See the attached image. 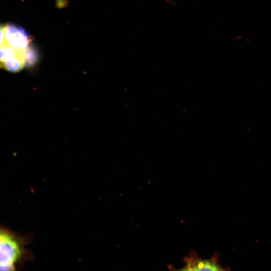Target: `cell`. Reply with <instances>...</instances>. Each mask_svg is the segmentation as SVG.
Wrapping results in <instances>:
<instances>
[{
  "label": "cell",
  "mask_w": 271,
  "mask_h": 271,
  "mask_svg": "<svg viewBox=\"0 0 271 271\" xmlns=\"http://www.w3.org/2000/svg\"><path fill=\"white\" fill-rule=\"evenodd\" d=\"M219 254H215L211 258L200 257L194 250L189 251V255L184 258L185 265L179 270H226L219 262Z\"/></svg>",
  "instance_id": "7a4b0ae2"
},
{
  "label": "cell",
  "mask_w": 271,
  "mask_h": 271,
  "mask_svg": "<svg viewBox=\"0 0 271 271\" xmlns=\"http://www.w3.org/2000/svg\"><path fill=\"white\" fill-rule=\"evenodd\" d=\"M22 250L18 242L5 231L0 230V270H12L20 257Z\"/></svg>",
  "instance_id": "6da1fadb"
},
{
  "label": "cell",
  "mask_w": 271,
  "mask_h": 271,
  "mask_svg": "<svg viewBox=\"0 0 271 271\" xmlns=\"http://www.w3.org/2000/svg\"><path fill=\"white\" fill-rule=\"evenodd\" d=\"M6 40L12 47L19 50H27L30 46V37L26 31L13 24L5 25Z\"/></svg>",
  "instance_id": "3957f363"
},
{
  "label": "cell",
  "mask_w": 271,
  "mask_h": 271,
  "mask_svg": "<svg viewBox=\"0 0 271 271\" xmlns=\"http://www.w3.org/2000/svg\"><path fill=\"white\" fill-rule=\"evenodd\" d=\"M6 41L5 25L0 24V46Z\"/></svg>",
  "instance_id": "277c9868"
}]
</instances>
